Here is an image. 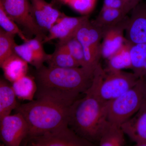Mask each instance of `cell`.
Returning a JSON list of instances; mask_svg holds the SVG:
<instances>
[{
	"label": "cell",
	"mask_w": 146,
	"mask_h": 146,
	"mask_svg": "<svg viewBox=\"0 0 146 146\" xmlns=\"http://www.w3.org/2000/svg\"><path fill=\"white\" fill-rule=\"evenodd\" d=\"M96 68H60L43 65L36 70L35 78L37 87L35 97L66 99L84 94L92 85Z\"/></svg>",
	"instance_id": "obj_1"
},
{
	"label": "cell",
	"mask_w": 146,
	"mask_h": 146,
	"mask_svg": "<svg viewBox=\"0 0 146 146\" xmlns=\"http://www.w3.org/2000/svg\"><path fill=\"white\" fill-rule=\"evenodd\" d=\"M36 98L35 100L18 106L16 108L28 124L27 138L68 125L70 109L78 98L60 99L47 96Z\"/></svg>",
	"instance_id": "obj_2"
},
{
	"label": "cell",
	"mask_w": 146,
	"mask_h": 146,
	"mask_svg": "<svg viewBox=\"0 0 146 146\" xmlns=\"http://www.w3.org/2000/svg\"><path fill=\"white\" fill-rule=\"evenodd\" d=\"M70 109L68 126L81 138L94 143L99 142L107 121L110 102L100 100L87 90Z\"/></svg>",
	"instance_id": "obj_3"
},
{
	"label": "cell",
	"mask_w": 146,
	"mask_h": 146,
	"mask_svg": "<svg viewBox=\"0 0 146 146\" xmlns=\"http://www.w3.org/2000/svg\"><path fill=\"white\" fill-rule=\"evenodd\" d=\"M139 78L133 72L104 70L100 64L87 90L102 101H111L135 86Z\"/></svg>",
	"instance_id": "obj_4"
},
{
	"label": "cell",
	"mask_w": 146,
	"mask_h": 146,
	"mask_svg": "<svg viewBox=\"0 0 146 146\" xmlns=\"http://www.w3.org/2000/svg\"><path fill=\"white\" fill-rule=\"evenodd\" d=\"M143 78L125 93L110 101L107 120L121 126L138 111L144 100Z\"/></svg>",
	"instance_id": "obj_5"
},
{
	"label": "cell",
	"mask_w": 146,
	"mask_h": 146,
	"mask_svg": "<svg viewBox=\"0 0 146 146\" xmlns=\"http://www.w3.org/2000/svg\"><path fill=\"white\" fill-rule=\"evenodd\" d=\"M103 31L88 19L76 32V38L83 48L85 68H96L102 56Z\"/></svg>",
	"instance_id": "obj_6"
},
{
	"label": "cell",
	"mask_w": 146,
	"mask_h": 146,
	"mask_svg": "<svg viewBox=\"0 0 146 146\" xmlns=\"http://www.w3.org/2000/svg\"><path fill=\"white\" fill-rule=\"evenodd\" d=\"M9 17L29 35L44 39L47 35L39 29L35 20L29 0H2Z\"/></svg>",
	"instance_id": "obj_7"
},
{
	"label": "cell",
	"mask_w": 146,
	"mask_h": 146,
	"mask_svg": "<svg viewBox=\"0 0 146 146\" xmlns=\"http://www.w3.org/2000/svg\"><path fill=\"white\" fill-rule=\"evenodd\" d=\"M32 146H92L94 144L81 138L65 125L29 138Z\"/></svg>",
	"instance_id": "obj_8"
},
{
	"label": "cell",
	"mask_w": 146,
	"mask_h": 146,
	"mask_svg": "<svg viewBox=\"0 0 146 146\" xmlns=\"http://www.w3.org/2000/svg\"><path fill=\"white\" fill-rule=\"evenodd\" d=\"M29 132L28 123L19 112L5 116L0 121V138L5 145L20 146Z\"/></svg>",
	"instance_id": "obj_9"
},
{
	"label": "cell",
	"mask_w": 146,
	"mask_h": 146,
	"mask_svg": "<svg viewBox=\"0 0 146 146\" xmlns=\"http://www.w3.org/2000/svg\"><path fill=\"white\" fill-rule=\"evenodd\" d=\"M88 19L89 15L71 17L63 13L48 32V34L43 40V43L56 39L60 43L65 42L74 36L80 27Z\"/></svg>",
	"instance_id": "obj_10"
},
{
	"label": "cell",
	"mask_w": 146,
	"mask_h": 146,
	"mask_svg": "<svg viewBox=\"0 0 146 146\" xmlns=\"http://www.w3.org/2000/svg\"><path fill=\"white\" fill-rule=\"evenodd\" d=\"M125 30V37L131 44H146V5L142 2L131 11Z\"/></svg>",
	"instance_id": "obj_11"
},
{
	"label": "cell",
	"mask_w": 146,
	"mask_h": 146,
	"mask_svg": "<svg viewBox=\"0 0 146 146\" xmlns=\"http://www.w3.org/2000/svg\"><path fill=\"white\" fill-rule=\"evenodd\" d=\"M129 17L117 25L103 32L102 41V56L108 59L122 47L127 41L124 33Z\"/></svg>",
	"instance_id": "obj_12"
},
{
	"label": "cell",
	"mask_w": 146,
	"mask_h": 146,
	"mask_svg": "<svg viewBox=\"0 0 146 146\" xmlns=\"http://www.w3.org/2000/svg\"><path fill=\"white\" fill-rule=\"evenodd\" d=\"M32 11L37 26L45 34L63 13L55 7L52 3L45 0H30Z\"/></svg>",
	"instance_id": "obj_13"
},
{
	"label": "cell",
	"mask_w": 146,
	"mask_h": 146,
	"mask_svg": "<svg viewBox=\"0 0 146 146\" xmlns=\"http://www.w3.org/2000/svg\"><path fill=\"white\" fill-rule=\"evenodd\" d=\"M125 134L135 143L146 139V100L133 117L121 125Z\"/></svg>",
	"instance_id": "obj_14"
},
{
	"label": "cell",
	"mask_w": 146,
	"mask_h": 146,
	"mask_svg": "<svg viewBox=\"0 0 146 146\" xmlns=\"http://www.w3.org/2000/svg\"><path fill=\"white\" fill-rule=\"evenodd\" d=\"M28 63L13 52L3 63L2 69L5 78L12 83L27 74Z\"/></svg>",
	"instance_id": "obj_15"
},
{
	"label": "cell",
	"mask_w": 146,
	"mask_h": 146,
	"mask_svg": "<svg viewBox=\"0 0 146 146\" xmlns=\"http://www.w3.org/2000/svg\"><path fill=\"white\" fill-rule=\"evenodd\" d=\"M13 52L28 64L35 67L36 70L44 65L43 63L46 62L50 56V54L39 52L31 46L27 42L22 44H15Z\"/></svg>",
	"instance_id": "obj_16"
},
{
	"label": "cell",
	"mask_w": 146,
	"mask_h": 146,
	"mask_svg": "<svg viewBox=\"0 0 146 146\" xmlns=\"http://www.w3.org/2000/svg\"><path fill=\"white\" fill-rule=\"evenodd\" d=\"M127 16V14L123 11L110 7L101 9L96 18L91 21L103 33L107 29L119 23Z\"/></svg>",
	"instance_id": "obj_17"
},
{
	"label": "cell",
	"mask_w": 146,
	"mask_h": 146,
	"mask_svg": "<svg viewBox=\"0 0 146 146\" xmlns=\"http://www.w3.org/2000/svg\"><path fill=\"white\" fill-rule=\"evenodd\" d=\"M12 88L16 98L23 100H33L37 91L35 78L27 75L12 83Z\"/></svg>",
	"instance_id": "obj_18"
},
{
	"label": "cell",
	"mask_w": 146,
	"mask_h": 146,
	"mask_svg": "<svg viewBox=\"0 0 146 146\" xmlns=\"http://www.w3.org/2000/svg\"><path fill=\"white\" fill-rule=\"evenodd\" d=\"M125 133L121 126L107 121L99 141L100 146H122L125 144Z\"/></svg>",
	"instance_id": "obj_19"
},
{
	"label": "cell",
	"mask_w": 146,
	"mask_h": 146,
	"mask_svg": "<svg viewBox=\"0 0 146 146\" xmlns=\"http://www.w3.org/2000/svg\"><path fill=\"white\" fill-rule=\"evenodd\" d=\"M46 62L48 65V66L51 67L72 68L80 67L65 45L58 43L54 52L50 54Z\"/></svg>",
	"instance_id": "obj_20"
},
{
	"label": "cell",
	"mask_w": 146,
	"mask_h": 146,
	"mask_svg": "<svg viewBox=\"0 0 146 146\" xmlns=\"http://www.w3.org/2000/svg\"><path fill=\"white\" fill-rule=\"evenodd\" d=\"M16 98L12 86L0 78V121L5 116L10 115L11 111L17 108Z\"/></svg>",
	"instance_id": "obj_21"
},
{
	"label": "cell",
	"mask_w": 146,
	"mask_h": 146,
	"mask_svg": "<svg viewBox=\"0 0 146 146\" xmlns=\"http://www.w3.org/2000/svg\"><path fill=\"white\" fill-rule=\"evenodd\" d=\"M131 43L127 40L122 47L111 56L108 60L106 70L110 71L122 70L131 68L129 48Z\"/></svg>",
	"instance_id": "obj_22"
},
{
	"label": "cell",
	"mask_w": 146,
	"mask_h": 146,
	"mask_svg": "<svg viewBox=\"0 0 146 146\" xmlns=\"http://www.w3.org/2000/svg\"><path fill=\"white\" fill-rule=\"evenodd\" d=\"M131 70L138 78L146 62V44H131L129 48Z\"/></svg>",
	"instance_id": "obj_23"
},
{
	"label": "cell",
	"mask_w": 146,
	"mask_h": 146,
	"mask_svg": "<svg viewBox=\"0 0 146 146\" xmlns=\"http://www.w3.org/2000/svg\"><path fill=\"white\" fill-rule=\"evenodd\" d=\"M0 27L6 32L18 35L24 42L29 39L25 33L9 17L4 7L2 0H0Z\"/></svg>",
	"instance_id": "obj_24"
},
{
	"label": "cell",
	"mask_w": 146,
	"mask_h": 146,
	"mask_svg": "<svg viewBox=\"0 0 146 146\" xmlns=\"http://www.w3.org/2000/svg\"><path fill=\"white\" fill-rule=\"evenodd\" d=\"M68 6L82 16H88L94 10L97 0H56Z\"/></svg>",
	"instance_id": "obj_25"
},
{
	"label": "cell",
	"mask_w": 146,
	"mask_h": 146,
	"mask_svg": "<svg viewBox=\"0 0 146 146\" xmlns=\"http://www.w3.org/2000/svg\"><path fill=\"white\" fill-rule=\"evenodd\" d=\"M58 43L65 45L68 51L79 64L80 67L85 68L83 48L80 42L76 38L75 35L65 42L62 43L58 42Z\"/></svg>",
	"instance_id": "obj_26"
},
{
	"label": "cell",
	"mask_w": 146,
	"mask_h": 146,
	"mask_svg": "<svg viewBox=\"0 0 146 146\" xmlns=\"http://www.w3.org/2000/svg\"><path fill=\"white\" fill-rule=\"evenodd\" d=\"M15 35L5 32L0 36V68L6 59L13 52L16 44Z\"/></svg>",
	"instance_id": "obj_27"
},
{
	"label": "cell",
	"mask_w": 146,
	"mask_h": 146,
	"mask_svg": "<svg viewBox=\"0 0 146 146\" xmlns=\"http://www.w3.org/2000/svg\"><path fill=\"white\" fill-rule=\"evenodd\" d=\"M129 12H130L142 0H122Z\"/></svg>",
	"instance_id": "obj_28"
},
{
	"label": "cell",
	"mask_w": 146,
	"mask_h": 146,
	"mask_svg": "<svg viewBox=\"0 0 146 146\" xmlns=\"http://www.w3.org/2000/svg\"><path fill=\"white\" fill-rule=\"evenodd\" d=\"M115 1V0H104L103 5L102 9L109 8Z\"/></svg>",
	"instance_id": "obj_29"
},
{
	"label": "cell",
	"mask_w": 146,
	"mask_h": 146,
	"mask_svg": "<svg viewBox=\"0 0 146 146\" xmlns=\"http://www.w3.org/2000/svg\"><path fill=\"white\" fill-rule=\"evenodd\" d=\"M141 78H143V80L144 99L146 100V76L144 77Z\"/></svg>",
	"instance_id": "obj_30"
},
{
	"label": "cell",
	"mask_w": 146,
	"mask_h": 146,
	"mask_svg": "<svg viewBox=\"0 0 146 146\" xmlns=\"http://www.w3.org/2000/svg\"><path fill=\"white\" fill-rule=\"evenodd\" d=\"M145 76H146V62L143 67L142 71H141L139 77L140 78H141L144 77Z\"/></svg>",
	"instance_id": "obj_31"
},
{
	"label": "cell",
	"mask_w": 146,
	"mask_h": 146,
	"mask_svg": "<svg viewBox=\"0 0 146 146\" xmlns=\"http://www.w3.org/2000/svg\"><path fill=\"white\" fill-rule=\"evenodd\" d=\"M135 143L136 146H146V139L138 141Z\"/></svg>",
	"instance_id": "obj_32"
},
{
	"label": "cell",
	"mask_w": 146,
	"mask_h": 146,
	"mask_svg": "<svg viewBox=\"0 0 146 146\" xmlns=\"http://www.w3.org/2000/svg\"><path fill=\"white\" fill-rule=\"evenodd\" d=\"M6 32L3 29L0 27V36H1L3 34L5 33Z\"/></svg>",
	"instance_id": "obj_33"
},
{
	"label": "cell",
	"mask_w": 146,
	"mask_h": 146,
	"mask_svg": "<svg viewBox=\"0 0 146 146\" xmlns=\"http://www.w3.org/2000/svg\"><path fill=\"white\" fill-rule=\"evenodd\" d=\"M145 3V4H146V3Z\"/></svg>",
	"instance_id": "obj_34"
}]
</instances>
